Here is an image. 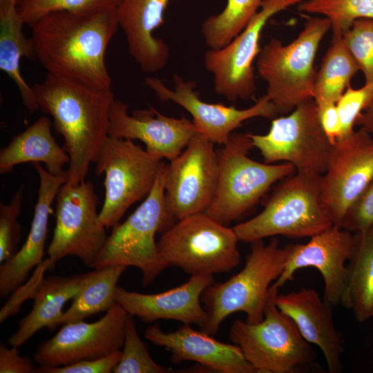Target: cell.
<instances>
[{
  "mask_svg": "<svg viewBox=\"0 0 373 373\" xmlns=\"http://www.w3.org/2000/svg\"><path fill=\"white\" fill-rule=\"evenodd\" d=\"M278 294V288L272 284L260 322L252 324L237 319L229 329V339L257 373H291L316 358L294 322L277 307Z\"/></svg>",
  "mask_w": 373,
  "mask_h": 373,
  "instance_id": "obj_8",
  "label": "cell"
},
{
  "mask_svg": "<svg viewBox=\"0 0 373 373\" xmlns=\"http://www.w3.org/2000/svg\"><path fill=\"white\" fill-rule=\"evenodd\" d=\"M373 181V137L361 128L333 144L321 175V206L335 226Z\"/></svg>",
  "mask_w": 373,
  "mask_h": 373,
  "instance_id": "obj_14",
  "label": "cell"
},
{
  "mask_svg": "<svg viewBox=\"0 0 373 373\" xmlns=\"http://www.w3.org/2000/svg\"><path fill=\"white\" fill-rule=\"evenodd\" d=\"M88 272L70 276H54L45 278L34 298L31 312L18 324V329L7 340L10 346L19 347L44 327L54 329L62 316L65 303L78 294Z\"/></svg>",
  "mask_w": 373,
  "mask_h": 373,
  "instance_id": "obj_26",
  "label": "cell"
},
{
  "mask_svg": "<svg viewBox=\"0 0 373 373\" xmlns=\"http://www.w3.org/2000/svg\"><path fill=\"white\" fill-rule=\"evenodd\" d=\"M238 241L233 227L202 212L178 220L163 232L157 247L168 267H178L191 276L213 275L238 265Z\"/></svg>",
  "mask_w": 373,
  "mask_h": 373,
  "instance_id": "obj_9",
  "label": "cell"
},
{
  "mask_svg": "<svg viewBox=\"0 0 373 373\" xmlns=\"http://www.w3.org/2000/svg\"><path fill=\"white\" fill-rule=\"evenodd\" d=\"M128 105L114 99L109 108V136L138 140L151 155L171 161L198 133L192 120L167 117L153 107L128 113Z\"/></svg>",
  "mask_w": 373,
  "mask_h": 373,
  "instance_id": "obj_19",
  "label": "cell"
},
{
  "mask_svg": "<svg viewBox=\"0 0 373 373\" xmlns=\"http://www.w3.org/2000/svg\"><path fill=\"white\" fill-rule=\"evenodd\" d=\"M39 178L38 197L25 243L11 258L1 263L0 296L6 298L27 278L30 271L43 261L52 204L60 187L68 181V171L50 173L40 163H33Z\"/></svg>",
  "mask_w": 373,
  "mask_h": 373,
  "instance_id": "obj_22",
  "label": "cell"
},
{
  "mask_svg": "<svg viewBox=\"0 0 373 373\" xmlns=\"http://www.w3.org/2000/svg\"><path fill=\"white\" fill-rule=\"evenodd\" d=\"M25 185L21 184L8 204H0V262L11 258L18 251L21 226L18 221L21 211Z\"/></svg>",
  "mask_w": 373,
  "mask_h": 373,
  "instance_id": "obj_36",
  "label": "cell"
},
{
  "mask_svg": "<svg viewBox=\"0 0 373 373\" xmlns=\"http://www.w3.org/2000/svg\"><path fill=\"white\" fill-rule=\"evenodd\" d=\"M316 105L321 126L331 143L334 144L341 138V124L336 105L334 103Z\"/></svg>",
  "mask_w": 373,
  "mask_h": 373,
  "instance_id": "obj_42",
  "label": "cell"
},
{
  "mask_svg": "<svg viewBox=\"0 0 373 373\" xmlns=\"http://www.w3.org/2000/svg\"><path fill=\"white\" fill-rule=\"evenodd\" d=\"M30 27L35 57L48 73L111 89L105 53L119 28L116 8L53 12Z\"/></svg>",
  "mask_w": 373,
  "mask_h": 373,
  "instance_id": "obj_1",
  "label": "cell"
},
{
  "mask_svg": "<svg viewBox=\"0 0 373 373\" xmlns=\"http://www.w3.org/2000/svg\"><path fill=\"white\" fill-rule=\"evenodd\" d=\"M98 198L93 184L66 182L56 196V223L48 248L50 269L61 258L73 256L93 268L108 236L97 211Z\"/></svg>",
  "mask_w": 373,
  "mask_h": 373,
  "instance_id": "obj_12",
  "label": "cell"
},
{
  "mask_svg": "<svg viewBox=\"0 0 373 373\" xmlns=\"http://www.w3.org/2000/svg\"><path fill=\"white\" fill-rule=\"evenodd\" d=\"M127 267L116 265L88 272L85 283L58 320L57 325L84 321L110 309L116 303L115 292L117 281Z\"/></svg>",
  "mask_w": 373,
  "mask_h": 373,
  "instance_id": "obj_29",
  "label": "cell"
},
{
  "mask_svg": "<svg viewBox=\"0 0 373 373\" xmlns=\"http://www.w3.org/2000/svg\"><path fill=\"white\" fill-rule=\"evenodd\" d=\"M358 71V66L343 35H333L332 44L316 71L313 86L316 104H336Z\"/></svg>",
  "mask_w": 373,
  "mask_h": 373,
  "instance_id": "obj_30",
  "label": "cell"
},
{
  "mask_svg": "<svg viewBox=\"0 0 373 373\" xmlns=\"http://www.w3.org/2000/svg\"><path fill=\"white\" fill-rule=\"evenodd\" d=\"M287 256V247H280L275 238L267 245L262 240L252 242L243 268L229 280L211 284L202 293L207 318L201 330L213 336L227 317L238 312L246 314L249 323L260 322L269 288L282 274Z\"/></svg>",
  "mask_w": 373,
  "mask_h": 373,
  "instance_id": "obj_3",
  "label": "cell"
},
{
  "mask_svg": "<svg viewBox=\"0 0 373 373\" xmlns=\"http://www.w3.org/2000/svg\"><path fill=\"white\" fill-rule=\"evenodd\" d=\"M171 369L155 363L141 340L133 316L126 321L125 337L120 360L113 373H167Z\"/></svg>",
  "mask_w": 373,
  "mask_h": 373,
  "instance_id": "obj_33",
  "label": "cell"
},
{
  "mask_svg": "<svg viewBox=\"0 0 373 373\" xmlns=\"http://www.w3.org/2000/svg\"><path fill=\"white\" fill-rule=\"evenodd\" d=\"M51 126V120L42 116L1 148L0 173H9L15 166L25 162L43 163L46 169L55 175L64 173L63 167L69 163L70 157L56 142Z\"/></svg>",
  "mask_w": 373,
  "mask_h": 373,
  "instance_id": "obj_25",
  "label": "cell"
},
{
  "mask_svg": "<svg viewBox=\"0 0 373 373\" xmlns=\"http://www.w3.org/2000/svg\"><path fill=\"white\" fill-rule=\"evenodd\" d=\"M356 125L364 128L373 137V100L358 116Z\"/></svg>",
  "mask_w": 373,
  "mask_h": 373,
  "instance_id": "obj_43",
  "label": "cell"
},
{
  "mask_svg": "<svg viewBox=\"0 0 373 373\" xmlns=\"http://www.w3.org/2000/svg\"><path fill=\"white\" fill-rule=\"evenodd\" d=\"M119 0H18V10L31 26L45 15L57 11L84 12L117 7Z\"/></svg>",
  "mask_w": 373,
  "mask_h": 373,
  "instance_id": "obj_34",
  "label": "cell"
},
{
  "mask_svg": "<svg viewBox=\"0 0 373 373\" xmlns=\"http://www.w3.org/2000/svg\"><path fill=\"white\" fill-rule=\"evenodd\" d=\"M18 0H0V69L15 83L29 113L39 109L32 87L21 73V60L35 57L32 39L23 35L25 24L18 10ZM36 58V57H35Z\"/></svg>",
  "mask_w": 373,
  "mask_h": 373,
  "instance_id": "obj_27",
  "label": "cell"
},
{
  "mask_svg": "<svg viewBox=\"0 0 373 373\" xmlns=\"http://www.w3.org/2000/svg\"><path fill=\"white\" fill-rule=\"evenodd\" d=\"M39 110L53 119L57 133L64 140L70 157L68 184L85 181L109 128L111 89H99L48 73L32 86Z\"/></svg>",
  "mask_w": 373,
  "mask_h": 373,
  "instance_id": "obj_2",
  "label": "cell"
},
{
  "mask_svg": "<svg viewBox=\"0 0 373 373\" xmlns=\"http://www.w3.org/2000/svg\"><path fill=\"white\" fill-rule=\"evenodd\" d=\"M169 0H119L116 7L119 27L123 30L129 53L140 69L148 73L164 68L170 56L165 41L154 32L164 22Z\"/></svg>",
  "mask_w": 373,
  "mask_h": 373,
  "instance_id": "obj_24",
  "label": "cell"
},
{
  "mask_svg": "<svg viewBox=\"0 0 373 373\" xmlns=\"http://www.w3.org/2000/svg\"><path fill=\"white\" fill-rule=\"evenodd\" d=\"M301 1L262 0L258 11L234 39L221 48H209L206 52L204 66L213 76L218 95L231 102L254 96V63L260 50L262 31L271 17Z\"/></svg>",
  "mask_w": 373,
  "mask_h": 373,
  "instance_id": "obj_13",
  "label": "cell"
},
{
  "mask_svg": "<svg viewBox=\"0 0 373 373\" xmlns=\"http://www.w3.org/2000/svg\"><path fill=\"white\" fill-rule=\"evenodd\" d=\"M249 135L265 163H289L298 173L322 175L326 171L333 144L321 126L314 99L272 119L267 133Z\"/></svg>",
  "mask_w": 373,
  "mask_h": 373,
  "instance_id": "obj_11",
  "label": "cell"
},
{
  "mask_svg": "<svg viewBox=\"0 0 373 373\" xmlns=\"http://www.w3.org/2000/svg\"><path fill=\"white\" fill-rule=\"evenodd\" d=\"M144 336L154 345L168 350L174 363L190 361L220 373H257L237 345L218 341L189 324L165 332L155 323L145 329Z\"/></svg>",
  "mask_w": 373,
  "mask_h": 373,
  "instance_id": "obj_20",
  "label": "cell"
},
{
  "mask_svg": "<svg viewBox=\"0 0 373 373\" xmlns=\"http://www.w3.org/2000/svg\"><path fill=\"white\" fill-rule=\"evenodd\" d=\"M213 144L197 133L185 150L167 164L165 200L174 220L205 212L211 204L218 180Z\"/></svg>",
  "mask_w": 373,
  "mask_h": 373,
  "instance_id": "obj_15",
  "label": "cell"
},
{
  "mask_svg": "<svg viewBox=\"0 0 373 373\" xmlns=\"http://www.w3.org/2000/svg\"><path fill=\"white\" fill-rule=\"evenodd\" d=\"M275 301L278 309L294 322L303 337L321 349L328 372H341L343 343L334 324L332 305L313 288L278 294Z\"/></svg>",
  "mask_w": 373,
  "mask_h": 373,
  "instance_id": "obj_23",
  "label": "cell"
},
{
  "mask_svg": "<svg viewBox=\"0 0 373 373\" xmlns=\"http://www.w3.org/2000/svg\"><path fill=\"white\" fill-rule=\"evenodd\" d=\"M49 258L43 260L35 269L28 280L19 285L10 294L0 310V323L20 312L23 303L28 299H34L39 292L44 280V274L50 269Z\"/></svg>",
  "mask_w": 373,
  "mask_h": 373,
  "instance_id": "obj_38",
  "label": "cell"
},
{
  "mask_svg": "<svg viewBox=\"0 0 373 373\" xmlns=\"http://www.w3.org/2000/svg\"><path fill=\"white\" fill-rule=\"evenodd\" d=\"M121 356L122 350H119L101 358L82 360L65 366H39L35 373H110L119 363Z\"/></svg>",
  "mask_w": 373,
  "mask_h": 373,
  "instance_id": "obj_40",
  "label": "cell"
},
{
  "mask_svg": "<svg viewBox=\"0 0 373 373\" xmlns=\"http://www.w3.org/2000/svg\"><path fill=\"white\" fill-rule=\"evenodd\" d=\"M254 148L249 133H233L217 151L218 180L205 213L229 226L245 214L278 181L296 173L293 165L261 163L248 157Z\"/></svg>",
  "mask_w": 373,
  "mask_h": 373,
  "instance_id": "obj_6",
  "label": "cell"
},
{
  "mask_svg": "<svg viewBox=\"0 0 373 373\" xmlns=\"http://www.w3.org/2000/svg\"><path fill=\"white\" fill-rule=\"evenodd\" d=\"M167 164L160 166L155 182L141 204L112 232L93 268L124 265L140 269L142 284L147 286L168 266L162 258L155 236L173 224L166 205L164 181Z\"/></svg>",
  "mask_w": 373,
  "mask_h": 373,
  "instance_id": "obj_7",
  "label": "cell"
},
{
  "mask_svg": "<svg viewBox=\"0 0 373 373\" xmlns=\"http://www.w3.org/2000/svg\"><path fill=\"white\" fill-rule=\"evenodd\" d=\"M371 318H373V309H372V316H371Z\"/></svg>",
  "mask_w": 373,
  "mask_h": 373,
  "instance_id": "obj_44",
  "label": "cell"
},
{
  "mask_svg": "<svg viewBox=\"0 0 373 373\" xmlns=\"http://www.w3.org/2000/svg\"><path fill=\"white\" fill-rule=\"evenodd\" d=\"M162 162L131 140L108 135L94 161L95 173L105 176L99 216L106 228L117 225L132 204L149 195Z\"/></svg>",
  "mask_w": 373,
  "mask_h": 373,
  "instance_id": "obj_10",
  "label": "cell"
},
{
  "mask_svg": "<svg viewBox=\"0 0 373 373\" xmlns=\"http://www.w3.org/2000/svg\"><path fill=\"white\" fill-rule=\"evenodd\" d=\"M173 90L153 77H147L145 84L160 101H171L187 111L193 117L197 132L213 144H225L233 131L246 120L258 117L274 119L278 115L275 106L266 95L253 106L238 109L201 100L195 90L196 83L192 80H184L178 74L173 75Z\"/></svg>",
  "mask_w": 373,
  "mask_h": 373,
  "instance_id": "obj_17",
  "label": "cell"
},
{
  "mask_svg": "<svg viewBox=\"0 0 373 373\" xmlns=\"http://www.w3.org/2000/svg\"><path fill=\"white\" fill-rule=\"evenodd\" d=\"M262 0H227L224 9L208 17L201 26L206 45L218 49L228 44L260 9Z\"/></svg>",
  "mask_w": 373,
  "mask_h": 373,
  "instance_id": "obj_31",
  "label": "cell"
},
{
  "mask_svg": "<svg viewBox=\"0 0 373 373\" xmlns=\"http://www.w3.org/2000/svg\"><path fill=\"white\" fill-rule=\"evenodd\" d=\"M297 9L327 18L333 35H343L357 19H373V0H305Z\"/></svg>",
  "mask_w": 373,
  "mask_h": 373,
  "instance_id": "obj_32",
  "label": "cell"
},
{
  "mask_svg": "<svg viewBox=\"0 0 373 373\" xmlns=\"http://www.w3.org/2000/svg\"><path fill=\"white\" fill-rule=\"evenodd\" d=\"M354 242L353 233L332 225L311 236L306 243L286 246L284 269L273 284L279 289L291 281L298 269L314 267L323 279L324 300L332 306L341 304L347 284V265Z\"/></svg>",
  "mask_w": 373,
  "mask_h": 373,
  "instance_id": "obj_18",
  "label": "cell"
},
{
  "mask_svg": "<svg viewBox=\"0 0 373 373\" xmlns=\"http://www.w3.org/2000/svg\"><path fill=\"white\" fill-rule=\"evenodd\" d=\"M19 347H8L0 343V372L1 373H33L35 367L31 358L21 356Z\"/></svg>",
  "mask_w": 373,
  "mask_h": 373,
  "instance_id": "obj_41",
  "label": "cell"
},
{
  "mask_svg": "<svg viewBox=\"0 0 373 373\" xmlns=\"http://www.w3.org/2000/svg\"><path fill=\"white\" fill-rule=\"evenodd\" d=\"M373 226V181L346 213L341 227L353 233Z\"/></svg>",
  "mask_w": 373,
  "mask_h": 373,
  "instance_id": "obj_39",
  "label": "cell"
},
{
  "mask_svg": "<svg viewBox=\"0 0 373 373\" xmlns=\"http://www.w3.org/2000/svg\"><path fill=\"white\" fill-rule=\"evenodd\" d=\"M321 175L298 172L281 180L260 213L233 227L239 240L310 238L334 225L321 206Z\"/></svg>",
  "mask_w": 373,
  "mask_h": 373,
  "instance_id": "obj_5",
  "label": "cell"
},
{
  "mask_svg": "<svg viewBox=\"0 0 373 373\" xmlns=\"http://www.w3.org/2000/svg\"><path fill=\"white\" fill-rule=\"evenodd\" d=\"M214 283L213 275H194L184 284L157 294H141L117 286L115 300L129 314L145 322L173 320L200 327L207 318L202 295Z\"/></svg>",
  "mask_w": 373,
  "mask_h": 373,
  "instance_id": "obj_21",
  "label": "cell"
},
{
  "mask_svg": "<svg viewBox=\"0 0 373 373\" xmlns=\"http://www.w3.org/2000/svg\"><path fill=\"white\" fill-rule=\"evenodd\" d=\"M372 100L373 83H365L359 88H347L336 103L341 124V139L354 132L357 118Z\"/></svg>",
  "mask_w": 373,
  "mask_h": 373,
  "instance_id": "obj_37",
  "label": "cell"
},
{
  "mask_svg": "<svg viewBox=\"0 0 373 373\" xmlns=\"http://www.w3.org/2000/svg\"><path fill=\"white\" fill-rule=\"evenodd\" d=\"M129 314L119 303L93 323L64 324L51 338L36 349L34 360L43 367H59L101 358L122 349Z\"/></svg>",
  "mask_w": 373,
  "mask_h": 373,
  "instance_id": "obj_16",
  "label": "cell"
},
{
  "mask_svg": "<svg viewBox=\"0 0 373 373\" xmlns=\"http://www.w3.org/2000/svg\"><path fill=\"white\" fill-rule=\"evenodd\" d=\"M354 235L341 305L351 309L356 321L362 323L371 318L373 309V226Z\"/></svg>",
  "mask_w": 373,
  "mask_h": 373,
  "instance_id": "obj_28",
  "label": "cell"
},
{
  "mask_svg": "<svg viewBox=\"0 0 373 373\" xmlns=\"http://www.w3.org/2000/svg\"><path fill=\"white\" fill-rule=\"evenodd\" d=\"M343 37L363 73L365 83H373V19L356 20Z\"/></svg>",
  "mask_w": 373,
  "mask_h": 373,
  "instance_id": "obj_35",
  "label": "cell"
},
{
  "mask_svg": "<svg viewBox=\"0 0 373 373\" xmlns=\"http://www.w3.org/2000/svg\"><path fill=\"white\" fill-rule=\"evenodd\" d=\"M331 30L324 17H309L297 37L287 45L272 38L260 48L256 65L266 83V95L278 114H288L298 105L313 99L314 61L320 44Z\"/></svg>",
  "mask_w": 373,
  "mask_h": 373,
  "instance_id": "obj_4",
  "label": "cell"
}]
</instances>
